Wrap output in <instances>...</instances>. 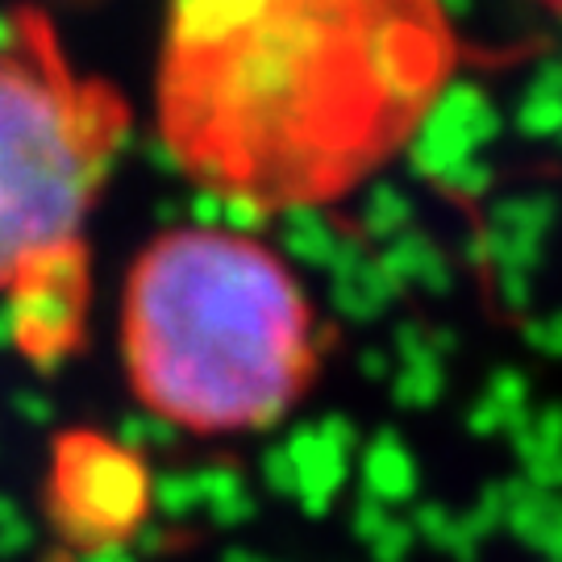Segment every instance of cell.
<instances>
[{
  "label": "cell",
  "instance_id": "cell-2",
  "mask_svg": "<svg viewBox=\"0 0 562 562\" xmlns=\"http://www.w3.org/2000/svg\"><path fill=\"white\" fill-rule=\"evenodd\" d=\"M146 417L188 438L280 425L322 375V317L276 246L234 225H171L142 246L117 313Z\"/></svg>",
  "mask_w": 562,
  "mask_h": 562
},
{
  "label": "cell",
  "instance_id": "cell-3",
  "mask_svg": "<svg viewBox=\"0 0 562 562\" xmlns=\"http://www.w3.org/2000/svg\"><path fill=\"white\" fill-rule=\"evenodd\" d=\"M134 109L88 71L42 4L0 21V304L34 371L83 355L92 325L88 222L104 201Z\"/></svg>",
  "mask_w": 562,
  "mask_h": 562
},
{
  "label": "cell",
  "instance_id": "cell-5",
  "mask_svg": "<svg viewBox=\"0 0 562 562\" xmlns=\"http://www.w3.org/2000/svg\"><path fill=\"white\" fill-rule=\"evenodd\" d=\"M529 4H538L542 13H550V18H559V21H562V0H529Z\"/></svg>",
  "mask_w": 562,
  "mask_h": 562
},
{
  "label": "cell",
  "instance_id": "cell-4",
  "mask_svg": "<svg viewBox=\"0 0 562 562\" xmlns=\"http://www.w3.org/2000/svg\"><path fill=\"white\" fill-rule=\"evenodd\" d=\"M42 517L71 554L101 559L138 542L155 508V480L142 450L101 429H63L42 475Z\"/></svg>",
  "mask_w": 562,
  "mask_h": 562
},
{
  "label": "cell",
  "instance_id": "cell-1",
  "mask_svg": "<svg viewBox=\"0 0 562 562\" xmlns=\"http://www.w3.org/2000/svg\"><path fill=\"white\" fill-rule=\"evenodd\" d=\"M459 67L446 0H167L155 134L229 209H329L417 142Z\"/></svg>",
  "mask_w": 562,
  "mask_h": 562
}]
</instances>
